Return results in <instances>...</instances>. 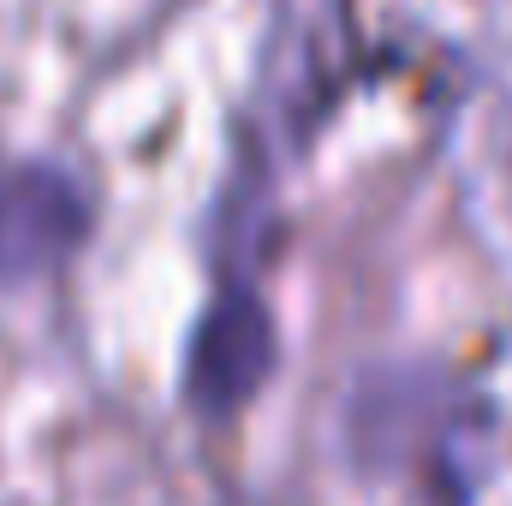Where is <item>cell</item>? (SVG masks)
<instances>
[{"mask_svg":"<svg viewBox=\"0 0 512 506\" xmlns=\"http://www.w3.org/2000/svg\"><path fill=\"white\" fill-rule=\"evenodd\" d=\"M483 405L441 370H370L346 405L352 459L376 477L423 483L441 501L471 495Z\"/></svg>","mask_w":512,"mask_h":506,"instance_id":"1","label":"cell"},{"mask_svg":"<svg viewBox=\"0 0 512 506\" xmlns=\"http://www.w3.org/2000/svg\"><path fill=\"white\" fill-rule=\"evenodd\" d=\"M280 364V328H274V310L256 298L245 280H227L191 340H185V376H179V393L185 405L203 417V423H227L251 405L256 393L268 387Z\"/></svg>","mask_w":512,"mask_h":506,"instance_id":"2","label":"cell"},{"mask_svg":"<svg viewBox=\"0 0 512 506\" xmlns=\"http://www.w3.org/2000/svg\"><path fill=\"white\" fill-rule=\"evenodd\" d=\"M90 239V197L66 167H0V292H24L66 268Z\"/></svg>","mask_w":512,"mask_h":506,"instance_id":"3","label":"cell"},{"mask_svg":"<svg viewBox=\"0 0 512 506\" xmlns=\"http://www.w3.org/2000/svg\"><path fill=\"white\" fill-rule=\"evenodd\" d=\"M501 179H507V203H512V126H507V143H501Z\"/></svg>","mask_w":512,"mask_h":506,"instance_id":"4","label":"cell"}]
</instances>
